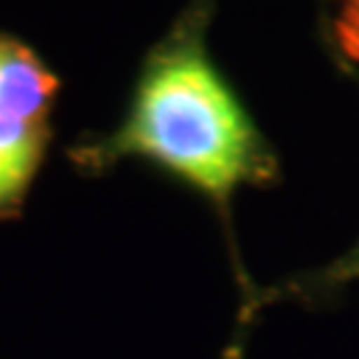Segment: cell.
I'll list each match as a JSON object with an SVG mask.
<instances>
[{
	"label": "cell",
	"instance_id": "1",
	"mask_svg": "<svg viewBox=\"0 0 359 359\" xmlns=\"http://www.w3.org/2000/svg\"><path fill=\"white\" fill-rule=\"evenodd\" d=\"M69 157L90 173L144 160L221 208L243 184L271 173L269 154L243 104L189 46L152 59L123 123L96 142L77 144Z\"/></svg>",
	"mask_w": 359,
	"mask_h": 359
},
{
	"label": "cell",
	"instance_id": "2",
	"mask_svg": "<svg viewBox=\"0 0 359 359\" xmlns=\"http://www.w3.org/2000/svg\"><path fill=\"white\" fill-rule=\"evenodd\" d=\"M59 80L27 46L0 38V115L48 126Z\"/></svg>",
	"mask_w": 359,
	"mask_h": 359
},
{
	"label": "cell",
	"instance_id": "3",
	"mask_svg": "<svg viewBox=\"0 0 359 359\" xmlns=\"http://www.w3.org/2000/svg\"><path fill=\"white\" fill-rule=\"evenodd\" d=\"M48 149V126L0 115V218L19 216Z\"/></svg>",
	"mask_w": 359,
	"mask_h": 359
},
{
	"label": "cell",
	"instance_id": "4",
	"mask_svg": "<svg viewBox=\"0 0 359 359\" xmlns=\"http://www.w3.org/2000/svg\"><path fill=\"white\" fill-rule=\"evenodd\" d=\"M357 269H359V266H357Z\"/></svg>",
	"mask_w": 359,
	"mask_h": 359
}]
</instances>
